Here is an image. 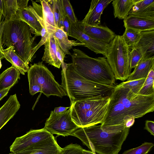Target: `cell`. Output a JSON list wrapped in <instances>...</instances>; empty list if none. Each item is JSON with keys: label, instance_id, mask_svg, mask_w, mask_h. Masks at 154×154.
Returning <instances> with one entry per match:
<instances>
[{"label": "cell", "instance_id": "6", "mask_svg": "<svg viewBox=\"0 0 154 154\" xmlns=\"http://www.w3.org/2000/svg\"><path fill=\"white\" fill-rule=\"evenodd\" d=\"M110 100L109 95L100 96L75 102L70 106L72 120L79 128L101 124Z\"/></svg>", "mask_w": 154, "mask_h": 154}, {"label": "cell", "instance_id": "44", "mask_svg": "<svg viewBox=\"0 0 154 154\" xmlns=\"http://www.w3.org/2000/svg\"><path fill=\"white\" fill-rule=\"evenodd\" d=\"M135 119H131L127 120L125 123V126L127 128H130L134 124Z\"/></svg>", "mask_w": 154, "mask_h": 154}, {"label": "cell", "instance_id": "24", "mask_svg": "<svg viewBox=\"0 0 154 154\" xmlns=\"http://www.w3.org/2000/svg\"><path fill=\"white\" fill-rule=\"evenodd\" d=\"M138 0H114L112 2L115 18L124 19Z\"/></svg>", "mask_w": 154, "mask_h": 154}, {"label": "cell", "instance_id": "19", "mask_svg": "<svg viewBox=\"0 0 154 154\" xmlns=\"http://www.w3.org/2000/svg\"><path fill=\"white\" fill-rule=\"evenodd\" d=\"M2 46V45L0 46V50L4 58L10 63L12 66L17 69L20 73L25 75L29 68L28 65L25 63L15 52L13 46L4 49Z\"/></svg>", "mask_w": 154, "mask_h": 154}, {"label": "cell", "instance_id": "40", "mask_svg": "<svg viewBox=\"0 0 154 154\" xmlns=\"http://www.w3.org/2000/svg\"><path fill=\"white\" fill-rule=\"evenodd\" d=\"M29 0H17L19 8H25L28 6Z\"/></svg>", "mask_w": 154, "mask_h": 154}, {"label": "cell", "instance_id": "47", "mask_svg": "<svg viewBox=\"0 0 154 154\" xmlns=\"http://www.w3.org/2000/svg\"><path fill=\"white\" fill-rule=\"evenodd\" d=\"M2 13L1 12H0V24L1 22L2 21L1 19L2 18Z\"/></svg>", "mask_w": 154, "mask_h": 154}, {"label": "cell", "instance_id": "17", "mask_svg": "<svg viewBox=\"0 0 154 154\" xmlns=\"http://www.w3.org/2000/svg\"><path fill=\"white\" fill-rule=\"evenodd\" d=\"M140 33V38L134 48L140 50L143 55V59L154 56V30L143 31Z\"/></svg>", "mask_w": 154, "mask_h": 154}, {"label": "cell", "instance_id": "2", "mask_svg": "<svg viewBox=\"0 0 154 154\" xmlns=\"http://www.w3.org/2000/svg\"><path fill=\"white\" fill-rule=\"evenodd\" d=\"M130 128L110 131L100 125L79 128L72 134L81 140L92 152L99 154H118Z\"/></svg>", "mask_w": 154, "mask_h": 154}, {"label": "cell", "instance_id": "42", "mask_svg": "<svg viewBox=\"0 0 154 154\" xmlns=\"http://www.w3.org/2000/svg\"><path fill=\"white\" fill-rule=\"evenodd\" d=\"M70 106L69 107H64L63 106H60L54 108L53 111L54 113L58 114L65 112L67 110V109H69Z\"/></svg>", "mask_w": 154, "mask_h": 154}, {"label": "cell", "instance_id": "20", "mask_svg": "<svg viewBox=\"0 0 154 154\" xmlns=\"http://www.w3.org/2000/svg\"><path fill=\"white\" fill-rule=\"evenodd\" d=\"M52 34L55 38L60 48L66 54L71 55L69 50L73 47L85 46V45L80 42L69 40L68 36L64 31L63 27L57 28Z\"/></svg>", "mask_w": 154, "mask_h": 154}, {"label": "cell", "instance_id": "4", "mask_svg": "<svg viewBox=\"0 0 154 154\" xmlns=\"http://www.w3.org/2000/svg\"><path fill=\"white\" fill-rule=\"evenodd\" d=\"M71 55L75 72L91 82L108 86H115L116 79L105 57L93 58L79 49Z\"/></svg>", "mask_w": 154, "mask_h": 154}, {"label": "cell", "instance_id": "30", "mask_svg": "<svg viewBox=\"0 0 154 154\" xmlns=\"http://www.w3.org/2000/svg\"><path fill=\"white\" fill-rule=\"evenodd\" d=\"M154 66L151 69L138 94L143 95H154Z\"/></svg>", "mask_w": 154, "mask_h": 154}, {"label": "cell", "instance_id": "33", "mask_svg": "<svg viewBox=\"0 0 154 154\" xmlns=\"http://www.w3.org/2000/svg\"><path fill=\"white\" fill-rule=\"evenodd\" d=\"M64 14L70 24H78L79 21L74 13L72 7L69 0H62Z\"/></svg>", "mask_w": 154, "mask_h": 154}, {"label": "cell", "instance_id": "38", "mask_svg": "<svg viewBox=\"0 0 154 154\" xmlns=\"http://www.w3.org/2000/svg\"><path fill=\"white\" fill-rule=\"evenodd\" d=\"M57 58L61 61V64L63 63L64 62V59L66 54L60 48L57 42Z\"/></svg>", "mask_w": 154, "mask_h": 154}, {"label": "cell", "instance_id": "16", "mask_svg": "<svg viewBox=\"0 0 154 154\" xmlns=\"http://www.w3.org/2000/svg\"><path fill=\"white\" fill-rule=\"evenodd\" d=\"M13 18L18 19L27 23L30 27L32 32L35 36H41L42 27L28 6L19 8Z\"/></svg>", "mask_w": 154, "mask_h": 154}, {"label": "cell", "instance_id": "1", "mask_svg": "<svg viewBox=\"0 0 154 154\" xmlns=\"http://www.w3.org/2000/svg\"><path fill=\"white\" fill-rule=\"evenodd\" d=\"M109 96L107 111L100 125L102 127L115 128L125 125L128 119L141 117L154 110V95L135 94L129 88L116 85Z\"/></svg>", "mask_w": 154, "mask_h": 154}, {"label": "cell", "instance_id": "45", "mask_svg": "<svg viewBox=\"0 0 154 154\" xmlns=\"http://www.w3.org/2000/svg\"><path fill=\"white\" fill-rule=\"evenodd\" d=\"M82 152L83 154H96L95 153L92 151L87 150L84 149H83Z\"/></svg>", "mask_w": 154, "mask_h": 154}, {"label": "cell", "instance_id": "25", "mask_svg": "<svg viewBox=\"0 0 154 154\" xmlns=\"http://www.w3.org/2000/svg\"><path fill=\"white\" fill-rule=\"evenodd\" d=\"M43 18L48 32L52 34L57 28L55 22L52 9L48 0H40Z\"/></svg>", "mask_w": 154, "mask_h": 154}, {"label": "cell", "instance_id": "35", "mask_svg": "<svg viewBox=\"0 0 154 154\" xmlns=\"http://www.w3.org/2000/svg\"><path fill=\"white\" fill-rule=\"evenodd\" d=\"M153 146V143L145 142L139 146L125 151L122 154H148Z\"/></svg>", "mask_w": 154, "mask_h": 154}, {"label": "cell", "instance_id": "31", "mask_svg": "<svg viewBox=\"0 0 154 154\" xmlns=\"http://www.w3.org/2000/svg\"><path fill=\"white\" fill-rule=\"evenodd\" d=\"M146 78L122 82L116 85L118 87L130 89L133 93L138 94L142 87Z\"/></svg>", "mask_w": 154, "mask_h": 154}, {"label": "cell", "instance_id": "28", "mask_svg": "<svg viewBox=\"0 0 154 154\" xmlns=\"http://www.w3.org/2000/svg\"><path fill=\"white\" fill-rule=\"evenodd\" d=\"M140 32L132 29L125 28L122 36L129 49H132L137 45L141 38Z\"/></svg>", "mask_w": 154, "mask_h": 154}, {"label": "cell", "instance_id": "32", "mask_svg": "<svg viewBox=\"0 0 154 154\" xmlns=\"http://www.w3.org/2000/svg\"><path fill=\"white\" fill-rule=\"evenodd\" d=\"M62 148L59 145L34 151L24 150L9 154H60Z\"/></svg>", "mask_w": 154, "mask_h": 154}, {"label": "cell", "instance_id": "36", "mask_svg": "<svg viewBox=\"0 0 154 154\" xmlns=\"http://www.w3.org/2000/svg\"><path fill=\"white\" fill-rule=\"evenodd\" d=\"M83 149L77 144H70L62 148L60 154H83Z\"/></svg>", "mask_w": 154, "mask_h": 154}, {"label": "cell", "instance_id": "18", "mask_svg": "<svg viewBox=\"0 0 154 154\" xmlns=\"http://www.w3.org/2000/svg\"><path fill=\"white\" fill-rule=\"evenodd\" d=\"M57 41L52 34L44 44V52L42 58V61L59 69L61 62L58 59L57 54Z\"/></svg>", "mask_w": 154, "mask_h": 154}, {"label": "cell", "instance_id": "3", "mask_svg": "<svg viewBox=\"0 0 154 154\" xmlns=\"http://www.w3.org/2000/svg\"><path fill=\"white\" fill-rule=\"evenodd\" d=\"M61 85L70 101L75 102L100 96L109 95L115 86L96 83L88 80L77 73L72 63H62Z\"/></svg>", "mask_w": 154, "mask_h": 154}, {"label": "cell", "instance_id": "29", "mask_svg": "<svg viewBox=\"0 0 154 154\" xmlns=\"http://www.w3.org/2000/svg\"><path fill=\"white\" fill-rule=\"evenodd\" d=\"M2 16L5 21L11 19L16 15L19 7L17 0H3Z\"/></svg>", "mask_w": 154, "mask_h": 154}, {"label": "cell", "instance_id": "37", "mask_svg": "<svg viewBox=\"0 0 154 154\" xmlns=\"http://www.w3.org/2000/svg\"><path fill=\"white\" fill-rule=\"evenodd\" d=\"M145 129L147 130L151 135H154V122L153 121L147 120L146 121Z\"/></svg>", "mask_w": 154, "mask_h": 154}, {"label": "cell", "instance_id": "34", "mask_svg": "<svg viewBox=\"0 0 154 154\" xmlns=\"http://www.w3.org/2000/svg\"><path fill=\"white\" fill-rule=\"evenodd\" d=\"M130 67L135 68L143 59V55L140 49L137 48L132 49L130 51L129 55Z\"/></svg>", "mask_w": 154, "mask_h": 154}, {"label": "cell", "instance_id": "12", "mask_svg": "<svg viewBox=\"0 0 154 154\" xmlns=\"http://www.w3.org/2000/svg\"><path fill=\"white\" fill-rule=\"evenodd\" d=\"M113 0H92L89 10L84 19L78 23L91 26H100L101 17L104 9Z\"/></svg>", "mask_w": 154, "mask_h": 154}, {"label": "cell", "instance_id": "21", "mask_svg": "<svg viewBox=\"0 0 154 154\" xmlns=\"http://www.w3.org/2000/svg\"><path fill=\"white\" fill-rule=\"evenodd\" d=\"M154 56L143 60L131 73L127 81L146 78L152 67L154 66Z\"/></svg>", "mask_w": 154, "mask_h": 154}, {"label": "cell", "instance_id": "13", "mask_svg": "<svg viewBox=\"0 0 154 154\" xmlns=\"http://www.w3.org/2000/svg\"><path fill=\"white\" fill-rule=\"evenodd\" d=\"M78 26L84 33L91 37L108 44L110 42L116 35L107 26L83 25L79 24L78 22Z\"/></svg>", "mask_w": 154, "mask_h": 154}, {"label": "cell", "instance_id": "22", "mask_svg": "<svg viewBox=\"0 0 154 154\" xmlns=\"http://www.w3.org/2000/svg\"><path fill=\"white\" fill-rule=\"evenodd\" d=\"M154 17V0H138L128 15Z\"/></svg>", "mask_w": 154, "mask_h": 154}, {"label": "cell", "instance_id": "23", "mask_svg": "<svg viewBox=\"0 0 154 154\" xmlns=\"http://www.w3.org/2000/svg\"><path fill=\"white\" fill-rule=\"evenodd\" d=\"M20 73L12 66L0 74V91L14 86L20 79Z\"/></svg>", "mask_w": 154, "mask_h": 154}, {"label": "cell", "instance_id": "5", "mask_svg": "<svg viewBox=\"0 0 154 154\" xmlns=\"http://www.w3.org/2000/svg\"><path fill=\"white\" fill-rule=\"evenodd\" d=\"M31 30L25 22L13 18L8 21L4 20L1 43L8 48L14 47L15 52L26 64H29L32 58L36 37L32 36Z\"/></svg>", "mask_w": 154, "mask_h": 154}, {"label": "cell", "instance_id": "8", "mask_svg": "<svg viewBox=\"0 0 154 154\" xmlns=\"http://www.w3.org/2000/svg\"><path fill=\"white\" fill-rule=\"evenodd\" d=\"M130 51L122 35H116L109 44L105 56L116 79L124 81L131 74Z\"/></svg>", "mask_w": 154, "mask_h": 154}, {"label": "cell", "instance_id": "43", "mask_svg": "<svg viewBox=\"0 0 154 154\" xmlns=\"http://www.w3.org/2000/svg\"><path fill=\"white\" fill-rule=\"evenodd\" d=\"M12 87H10L8 88L4 89L0 91V101L4 97L7 96L10 89Z\"/></svg>", "mask_w": 154, "mask_h": 154}, {"label": "cell", "instance_id": "39", "mask_svg": "<svg viewBox=\"0 0 154 154\" xmlns=\"http://www.w3.org/2000/svg\"><path fill=\"white\" fill-rule=\"evenodd\" d=\"M63 25L64 30L68 36L70 29V24L68 17L66 16L64 17L63 20Z\"/></svg>", "mask_w": 154, "mask_h": 154}, {"label": "cell", "instance_id": "15", "mask_svg": "<svg viewBox=\"0 0 154 154\" xmlns=\"http://www.w3.org/2000/svg\"><path fill=\"white\" fill-rule=\"evenodd\" d=\"M20 106L16 94L11 95L0 108V130L13 118Z\"/></svg>", "mask_w": 154, "mask_h": 154}, {"label": "cell", "instance_id": "26", "mask_svg": "<svg viewBox=\"0 0 154 154\" xmlns=\"http://www.w3.org/2000/svg\"><path fill=\"white\" fill-rule=\"evenodd\" d=\"M30 9L35 16L42 27L41 32V39L37 45L33 48L32 53V57L38 48L42 45H44L47 42L49 37L50 34L48 32L45 25L42 8L41 7H37L33 9L32 7H31Z\"/></svg>", "mask_w": 154, "mask_h": 154}, {"label": "cell", "instance_id": "11", "mask_svg": "<svg viewBox=\"0 0 154 154\" xmlns=\"http://www.w3.org/2000/svg\"><path fill=\"white\" fill-rule=\"evenodd\" d=\"M78 24H70L68 36L79 41L85 45V47L96 54L105 56L109 44L96 40L85 33L79 27Z\"/></svg>", "mask_w": 154, "mask_h": 154}, {"label": "cell", "instance_id": "9", "mask_svg": "<svg viewBox=\"0 0 154 154\" xmlns=\"http://www.w3.org/2000/svg\"><path fill=\"white\" fill-rule=\"evenodd\" d=\"M58 145L53 135L44 128L31 130L26 134L17 137L10 147L11 152L35 149H42Z\"/></svg>", "mask_w": 154, "mask_h": 154}, {"label": "cell", "instance_id": "7", "mask_svg": "<svg viewBox=\"0 0 154 154\" xmlns=\"http://www.w3.org/2000/svg\"><path fill=\"white\" fill-rule=\"evenodd\" d=\"M42 62L34 63L27 71L30 94L43 93L47 97L51 95L62 97L67 95L63 87L55 79L51 72Z\"/></svg>", "mask_w": 154, "mask_h": 154}, {"label": "cell", "instance_id": "27", "mask_svg": "<svg viewBox=\"0 0 154 154\" xmlns=\"http://www.w3.org/2000/svg\"><path fill=\"white\" fill-rule=\"evenodd\" d=\"M48 1L53 11L56 27L57 28L63 27V20L65 15L62 0Z\"/></svg>", "mask_w": 154, "mask_h": 154}, {"label": "cell", "instance_id": "41", "mask_svg": "<svg viewBox=\"0 0 154 154\" xmlns=\"http://www.w3.org/2000/svg\"><path fill=\"white\" fill-rule=\"evenodd\" d=\"M4 21L2 20L1 24H0V46L2 45L1 43V39L2 37V34L3 27L4 25ZM4 58L3 55L0 50V59L2 60Z\"/></svg>", "mask_w": 154, "mask_h": 154}, {"label": "cell", "instance_id": "48", "mask_svg": "<svg viewBox=\"0 0 154 154\" xmlns=\"http://www.w3.org/2000/svg\"><path fill=\"white\" fill-rule=\"evenodd\" d=\"M2 65L1 63V60L0 59V69L1 68L2 66Z\"/></svg>", "mask_w": 154, "mask_h": 154}, {"label": "cell", "instance_id": "46", "mask_svg": "<svg viewBox=\"0 0 154 154\" xmlns=\"http://www.w3.org/2000/svg\"><path fill=\"white\" fill-rule=\"evenodd\" d=\"M3 9V0H0V12L2 13Z\"/></svg>", "mask_w": 154, "mask_h": 154}, {"label": "cell", "instance_id": "14", "mask_svg": "<svg viewBox=\"0 0 154 154\" xmlns=\"http://www.w3.org/2000/svg\"><path fill=\"white\" fill-rule=\"evenodd\" d=\"M124 26L140 32L154 30V17L128 15L124 19Z\"/></svg>", "mask_w": 154, "mask_h": 154}, {"label": "cell", "instance_id": "10", "mask_svg": "<svg viewBox=\"0 0 154 154\" xmlns=\"http://www.w3.org/2000/svg\"><path fill=\"white\" fill-rule=\"evenodd\" d=\"M79 128L72 120L70 107L68 110L58 114L52 111L44 128L52 135L55 134L65 137L71 135Z\"/></svg>", "mask_w": 154, "mask_h": 154}]
</instances>
